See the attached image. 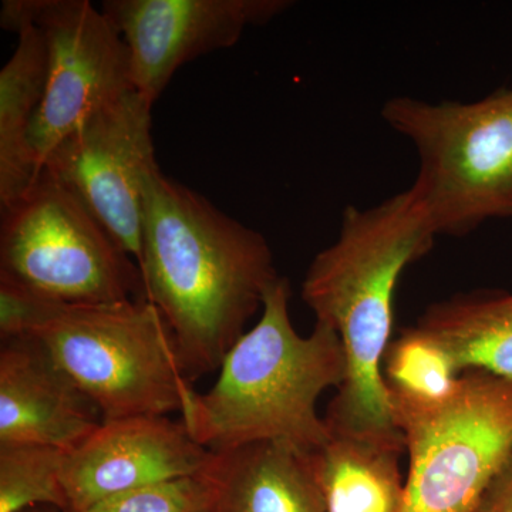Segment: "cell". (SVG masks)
Instances as JSON below:
<instances>
[{"label":"cell","mask_w":512,"mask_h":512,"mask_svg":"<svg viewBox=\"0 0 512 512\" xmlns=\"http://www.w3.org/2000/svg\"><path fill=\"white\" fill-rule=\"evenodd\" d=\"M291 284L284 276L265 295L261 318L229 349L208 392L192 390L183 423L211 453L262 441H286L303 451L330 439L316 404L346 379L345 350L338 333L322 322L301 336L289 315Z\"/></svg>","instance_id":"cell-3"},{"label":"cell","mask_w":512,"mask_h":512,"mask_svg":"<svg viewBox=\"0 0 512 512\" xmlns=\"http://www.w3.org/2000/svg\"><path fill=\"white\" fill-rule=\"evenodd\" d=\"M212 512H326L311 453L262 441L212 454Z\"/></svg>","instance_id":"cell-13"},{"label":"cell","mask_w":512,"mask_h":512,"mask_svg":"<svg viewBox=\"0 0 512 512\" xmlns=\"http://www.w3.org/2000/svg\"><path fill=\"white\" fill-rule=\"evenodd\" d=\"M0 279L66 305L144 299L136 259L45 171L2 210Z\"/></svg>","instance_id":"cell-7"},{"label":"cell","mask_w":512,"mask_h":512,"mask_svg":"<svg viewBox=\"0 0 512 512\" xmlns=\"http://www.w3.org/2000/svg\"><path fill=\"white\" fill-rule=\"evenodd\" d=\"M390 404L410 461L404 512H473L512 460V380L470 370L440 402Z\"/></svg>","instance_id":"cell-6"},{"label":"cell","mask_w":512,"mask_h":512,"mask_svg":"<svg viewBox=\"0 0 512 512\" xmlns=\"http://www.w3.org/2000/svg\"><path fill=\"white\" fill-rule=\"evenodd\" d=\"M25 512H60L59 510H55V508L50 507H36V508H30V510Z\"/></svg>","instance_id":"cell-22"},{"label":"cell","mask_w":512,"mask_h":512,"mask_svg":"<svg viewBox=\"0 0 512 512\" xmlns=\"http://www.w3.org/2000/svg\"><path fill=\"white\" fill-rule=\"evenodd\" d=\"M212 454L192 439L183 421L167 416L104 420L89 439L67 451V512H82L143 485L194 476L208 467Z\"/></svg>","instance_id":"cell-11"},{"label":"cell","mask_w":512,"mask_h":512,"mask_svg":"<svg viewBox=\"0 0 512 512\" xmlns=\"http://www.w3.org/2000/svg\"><path fill=\"white\" fill-rule=\"evenodd\" d=\"M53 301L0 279V339L26 338L45 319Z\"/></svg>","instance_id":"cell-20"},{"label":"cell","mask_w":512,"mask_h":512,"mask_svg":"<svg viewBox=\"0 0 512 512\" xmlns=\"http://www.w3.org/2000/svg\"><path fill=\"white\" fill-rule=\"evenodd\" d=\"M406 447L330 433L311 460L326 512H404Z\"/></svg>","instance_id":"cell-15"},{"label":"cell","mask_w":512,"mask_h":512,"mask_svg":"<svg viewBox=\"0 0 512 512\" xmlns=\"http://www.w3.org/2000/svg\"><path fill=\"white\" fill-rule=\"evenodd\" d=\"M67 451L47 446H0V512L50 507L67 512L63 473Z\"/></svg>","instance_id":"cell-18"},{"label":"cell","mask_w":512,"mask_h":512,"mask_svg":"<svg viewBox=\"0 0 512 512\" xmlns=\"http://www.w3.org/2000/svg\"><path fill=\"white\" fill-rule=\"evenodd\" d=\"M153 106L136 90L124 94L64 137L42 170L66 188L137 265L146 185L158 170L151 137Z\"/></svg>","instance_id":"cell-9"},{"label":"cell","mask_w":512,"mask_h":512,"mask_svg":"<svg viewBox=\"0 0 512 512\" xmlns=\"http://www.w3.org/2000/svg\"><path fill=\"white\" fill-rule=\"evenodd\" d=\"M461 373L453 357L419 326L403 329L383 359L390 399L436 403L456 389Z\"/></svg>","instance_id":"cell-17"},{"label":"cell","mask_w":512,"mask_h":512,"mask_svg":"<svg viewBox=\"0 0 512 512\" xmlns=\"http://www.w3.org/2000/svg\"><path fill=\"white\" fill-rule=\"evenodd\" d=\"M2 28L18 46L0 72V207L15 204L40 177L30 130L42 103L47 76L45 40L28 19L0 13Z\"/></svg>","instance_id":"cell-14"},{"label":"cell","mask_w":512,"mask_h":512,"mask_svg":"<svg viewBox=\"0 0 512 512\" xmlns=\"http://www.w3.org/2000/svg\"><path fill=\"white\" fill-rule=\"evenodd\" d=\"M417 326L450 353L461 375L477 370L512 380V292L457 293L430 305Z\"/></svg>","instance_id":"cell-16"},{"label":"cell","mask_w":512,"mask_h":512,"mask_svg":"<svg viewBox=\"0 0 512 512\" xmlns=\"http://www.w3.org/2000/svg\"><path fill=\"white\" fill-rule=\"evenodd\" d=\"M26 338L99 407L104 420L183 413L194 387L173 332L146 299L104 305L53 302Z\"/></svg>","instance_id":"cell-5"},{"label":"cell","mask_w":512,"mask_h":512,"mask_svg":"<svg viewBox=\"0 0 512 512\" xmlns=\"http://www.w3.org/2000/svg\"><path fill=\"white\" fill-rule=\"evenodd\" d=\"M2 13L28 19L45 40L46 87L30 130L42 173L46 158L64 137L134 90L127 47L89 0H6Z\"/></svg>","instance_id":"cell-8"},{"label":"cell","mask_w":512,"mask_h":512,"mask_svg":"<svg viewBox=\"0 0 512 512\" xmlns=\"http://www.w3.org/2000/svg\"><path fill=\"white\" fill-rule=\"evenodd\" d=\"M436 238L410 187L375 207L348 205L338 239L309 265L302 299L316 322L338 333L348 365L326 413L330 433L406 447L394 423L383 359L392 343L400 276L429 254Z\"/></svg>","instance_id":"cell-2"},{"label":"cell","mask_w":512,"mask_h":512,"mask_svg":"<svg viewBox=\"0 0 512 512\" xmlns=\"http://www.w3.org/2000/svg\"><path fill=\"white\" fill-rule=\"evenodd\" d=\"M97 404L57 367L33 338L0 349V446L72 451L99 429Z\"/></svg>","instance_id":"cell-12"},{"label":"cell","mask_w":512,"mask_h":512,"mask_svg":"<svg viewBox=\"0 0 512 512\" xmlns=\"http://www.w3.org/2000/svg\"><path fill=\"white\" fill-rule=\"evenodd\" d=\"M291 0H106L101 6L126 43L131 84L156 103L175 72L237 45L245 30L291 9Z\"/></svg>","instance_id":"cell-10"},{"label":"cell","mask_w":512,"mask_h":512,"mask_svg":"<svg viewBox=\"0 0 512 512\" xmlns=\"http://www.w3.org/2000/svg\"><path fill=\"white\" fill-rule=\"evenodd\" d=\"M473 512H512V460L485 490Z\"/></svg>","instance_id":"cell-21"},{"label":"cell","mask_w":512,"mask_h":512,"mask_svg":"<svg viewBox=\"0 0 512 512\" xmlns=\"http://www.w3.org/2000/svg\"><path fill=\"white\" fill-rule=\"evenodd\" d=\"M212 501L214 491L204 470L111 495L82 512H212Z\"/></svg>","instance_id":"cell-19"},{"label":"cell","mask_w":512,"mask_h":512,"mask_svg":"<svg viewBox=\"0 0 512 512\" xmlns=\"http://www.w3.org/2000/svg\"><path fill=\"white\" fill-rule=\"evenodd\" d=\"M138 268L191 383L220 369L279 278L261 232L160 168L146 185Z\"/></svg>","instance_id":"cell-1"},{"label":"cell","mask_w":512,"mask_h":512,"mask_svg":"<svg viewBox=\"0 0 512 512\" xmlns=\"http://www.w3.org/2000/svg\"><path fill=\"white\" fill-rule=\"evenodd\" d=\"M380 113L416 148L412 188L437 237H466L488 220H512V87L473 103L396 96Z\"/></svg>","instance_id":"cell-4"}]
</instances>
